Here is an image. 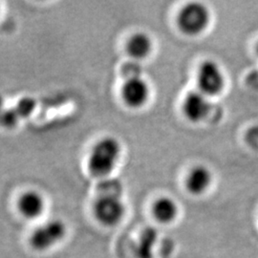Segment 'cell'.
<instances>
[{
  "instance_id": "ba28073f",
  "label": "cell",
  "mask_w": 258,
  "mask_h": 258,
  "mask_svg": "<svg viewBox=\"0 0 258 258\" xmlns=\"http://www.w3.org/2000/svg\"><path fill=\"white\" fill-rule=\"evenodd\" d=\"M19 210L28 219L39 217L45 209V201L41 194L36 190H28L19 197Z\"/></svg>"
},
{
  "instance_id": "9c48e42d",
  "label": "cell",
  "mask_w": 258,
  "mask_h": 258,
  "mask_svg": "<svg viewBox=\"0 0 258 258\" xmlns=\"http://www.w3.org/2000/svg\"><path fill=\"white\" fill-rule=\"evenodd\" d=\"M212 182L211 171L203 166H195L186 178V187L192 194H201L210 186Z\"/></svg>"
},
{
  "instance_id": "4fadbf2b",
  "label": "cell",
  "mask_w": 258,
  "mask_h": 258,
  "mask_svg": "<svg viewBox=\"0 0 258 258\" xmlns=\"http://www.w3.org/2000/svg\"><path fill=\"white\" fill-rule=\"evenodd\" d=\"M36 106H37V102L35 101V99L31 97H24L19 100L15 108L18 112L20 119H24V118L30 117L34 113Z\"/></svg>"
},
{
  "instance_id": "8992f818",
  "label": "cell",
  "mask_w": 258,
  "mask_h": 258,
  "mask_svg": "<svg viewBox=\"0 0 258 258\" xmlns=\"http://www.w3.org/2000/svg\"><path fill=\"white\" fill-rule=\"evenodd\" d=\"M149 96L148 84L141 76L127 78L121 87V97L127 105L138 108L148 101Z\"/></svg>"
},
{
  "instance_id": "7a4b0ae2",
  "label": "cell",
  "mask_w": 258,
  "mask_h": 258,
  "mask_svg": "<svg viewBox=\"0 0 258 258\" xmlns=\"http://www.w3.org/2000/svg\"><path fill=\"white\" fill-rule=\"evenodd\" d=\"M210 21V13L206 6L198 2L185 5L178 17V25L181 31L189 36L202 33Z\"/></svg>"
},
{
  "instance_id": "2e32d148",
  "label": "cell",
  "mask_w": 258,
  "mask_h": 258,
  "mask_svg": "<svg viewBox=\"0 0 258 258\" xmlns=\"http://www.w3.org/2000/svg\"><path fill=\"white\" fill-rule=\"evenodd\" d=\"M5 109V106H4V99L2 97V95L0 94V114L2 113V111Z\"/></svg>"
},
{
  "instance_id": "e0dca14e",
  "label": "cell",
  "mask_w": 258,
  "mask_h": 258,
  "mask_svg": "<svg viewBox=\"0 0 258 258\" xmlns=\"http://www.w3.org/2000/svg\"><path fill=\"white\" fill-rule=\"evenodd\" d=\"M257 53H258V45H257Z\"/></svg>"
},
{
  "instance_id": "5b68a950",
  "label": "cell",
  "mask_w": 258,
  "mask_h": 258,
  "mask_svg": "<svg viewBox=\"0 0 258 258\" xmlns=\"http://www.w3.org/2000/svg\"><path fill=\"white\" fill-rule=\"evenodd\" d=\"M199 91L206 96H215L221 92L224 87V76L220 67L212 60H206L198 71Z\"/></svg>"
},
{
  "instance_id": "7c38bea8",
  "label": "cell",
  "mask_w": 258,
  "mask_h": 258,
  "mask_svg": "<svg viewBox=\"0 0 258 258\" xmlns=\"http://www.w3.org/2000/svg\"><path fill=\"white\" fill-rule=\"evenodd\" d=\"M158 233L155 229L148 228L142 232L135 246L134 253L137 258H153Z\"/></svg>"
},
{
  "instance_id": "6da1fadb",
  "label": "cell",
  "mask_w": 258,
  "mask_h": 258,
  "mask_svg": "<svg viewBox=\"0 0 258 258\" xmlns=\"http://www.w3.org/2000/svg\"><path fill=\"white\" fill-rule=\"evenodd\" d=\"M120 156V145L118 140L105 137L93 147L87 161L88 169L93 176L105 177L114 170Z\"/></svg>"
},
{
  "instance_id": "30bf717a",
  "label": "cell",
  "mask_w": 258,
  "mask_h": 258,
  "mask_svg": "<svg viewBox=\"0 0 258 258\" xmlns=\"http://www.w3.org/2000/svg\"><path fill=\"white\" fill-rule=\"evenodd\" d=\"M126 49L129 55L135 59L148 56L152 49V41L145 33H137L129 38Z\"/></svg>"
},
{
  "instance_id": "5bb4252c",
  "label": "cell",
  "mask_w": 258,
  "mask_h": 258,
  "mask_svg": "<svg viewBox=\"0 0 258 258\" xmlns=\"http://www.w3.org/2000/svg\"><path fill=\"white\" fill-rule=\"evenodd\" d=\"M19 120L20 117L15 107L5 108L0 114V126L4 128H13L18 124Z\"/></svg>"
},
{
  "instance_id": "3957f363",
  "label": "cell",
  "mask_w": 258,
  "mask_h": 258,
  "mask_svg": "<svg viewBox=\"0 0 258 258\" xmlns=\"http://www.w3.org/2000/svg\"><path fill=\"white\" fill-rule=\"evenodd\" d=\"M66 226L60 220H51L37 227L30 237L33 249L44 251L56 246L66 235Z\"/></svg>"
},
{
  "instance_id": "8fae6325",
  "label": "cell",
  "mask_w": 258,
  "mask_h": 258,
  "mask_svg": "<svg viewBox=\"0 0 258 258\" xmlns=\"http://www.w3.org/2000/svg\"><path fill=\"white\" fill-rule=\"evenodd\" d=\"M153 215L161 223H170L175 219L178 207L175 201L169 197L159 198L152 208Z\"/></svg>"
},
{
  "instance_id": "277c9868",
  "label": "cell",
  "mask_w": 258,
  "mask_h": 258,
  "mask_svg": "<svg viewBox=\"0 0 258 258\" xmlns=\"http://www.w3.org/2000/svg\"><path fill=\"white\" fill-rule=\"evenodd\" d=\"M93 212L96 219L102 225L112 227L123 218L125 207L117 195H100L94 203Z\"/></svg>"
},
{
  "instance_id": "9a60e30c",
  "label": "cell",
  "mask_w": 258,
  "mask_h": 258,
  "mask_svg": "<svg viewBox=\"0 0 258 258\" xmlns=\"http://www.w3.org/2000/svg\"><path fill=\"white\" fill-rule=\"evenodd\" d=\"M247 141L250 147L258 149V126L249 129L247 134Z\"/></svg>"
},
{
  "instance_id": "52a82bcc",
  "label": "cell",
  "mask_w": 258,
  "mask_h": 258,
  "mask_svg": "<svg viewBox=\"0 0 258 258\" xmlns=\"http://www.w3.org/2000/svg\"><path fill=\"white\" fill-rule=\"evenodd\" d=\"M212 109V104L201 91H191L186 95L183 103V110L187 119L192 121L204 120Z\"/></svg>"
}]
</instances>
